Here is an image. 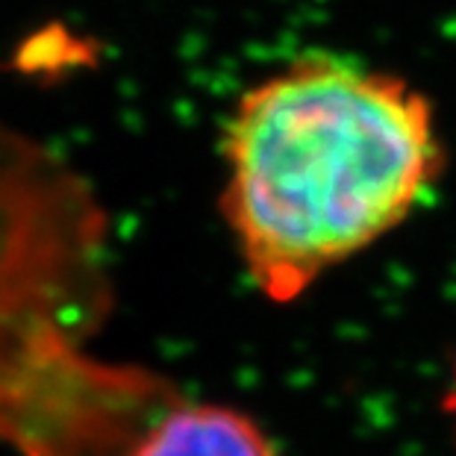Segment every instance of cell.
Returning <instances> with one entry per match:
<instances>
[{
	"instance_id": "6da1fadb",
	"label": "cell",
	"mask_w": 456,
	"mask_h": 456,
	"mask_svg": "<svg viewBox=\"0 0 456 456\" xmlns=\"http://www.w3.org/2000/svg\"><path fill=\"white\" fill-rule=\"evenodd\" d=\"M442 162L419 89L318 53L241 94L221 209L254 286L286 304L406 221Z\"/></svg>"
},
{
	"instance_id": "7a4b0ae2",
	"label": "cell",
	"mask_w": 456,
	"mask_h": 456,
	"mask_svg": "<svg viewBox=\"0 0 456 456\" xmlns=\"http://www.w3.org/2000/svg\"><path fill=\"white\" fill-rule=\"evenodd\" d=\"M110 221L60 153L0 121V442L18 456H133L183 397L103 362Z\"/></svg>"
},
{
	"instance_id": "3957f363",
	"label": "cell",
	"mask_w": 456,
	"mask_h": 456,
	"mask_svg": "<svg viewBox=\"0 0 456 456\" xmlns=\"http://www.w3.org/2000/svg\"><path fill=\"white\" fill-rule=\"evenodd\" d=\"M133 456H277L268 436L230 406H171L139 442Z\"/></svg>"
},
{
	"instance_id": "277c9868",
	"label": "cell",
	"mask_w": 456,
	"mask_h": 456,
	"mask_svg": "<svg viewBox=\"0 0 456 456\" xmlns=\"http://www.w3.org/2000/svg\"><path fill=\"white\" fill-rule=\"evenodd\" d=\"M444 412L456 421V365H453V374H451V383H448V395H444Z\"/></svg>"
}]
</instances>
